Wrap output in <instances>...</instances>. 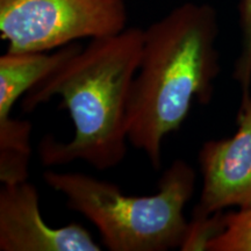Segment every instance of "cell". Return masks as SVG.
<instances>
[{
    "label": "cell",
    "mask_w": 251,
    "mask_h": 251,
    "mask_svg": "<svg viewBox=\"0 0 251 251\" xmlns=\"http://www.w3.org/2000/svg\"><path fill=\"white\" fill-rule=\"evenodd\" d=\"M1 251H99L101 248L81 225L51 227L42 218L35 185L2 184L0 191Z\"/></svg>",
    "instance_id": "obj_6"
},
{
    "label": "cell",
    "mask_w": 251,
    "mask_h": 251,
    "mask_svg": "<svg viewBox=\"0 0 251 251\" xmlns=\"http://www.w3.org/2000/svg\"><path fill=\"white\" fill-rule=\"evenodd\" d=\"M208 251H251V208L225 214V227L207 247Z\"/></svg>",
    "instance_id": "obj_7"
},
{
    "label": "cell",
    "mask_w": 251,
    "mask_h": 251,
    "mask_svg": "<svg viewBox=\"0 0 251 251\" xmlns=\"http://www.w3.org/2000/svg\"><path fill=\"white\" fill-rule=\"evenodd\" d=\"M218 18L207 4L185 2L143 31L128 105V141L162 165L165 137L180 129L193 102L208 103L220 74Z\"/></svg>",
    "instance_id": "obj_2"
},
{
    "label": "cell",
    "mask_w": 251,
    "mask_h": 251,
    "mask_svg": "<svg viewBox=\"0 0 251 251\" xmlns=\"http://www.w3.org/2000/svg\"><path fill=\"white\" fill-rule=\"evenodd\" d=\"M141 28L90 40L25 94L21 106L33 112L54 97L61 98L75 126L69 142L47 135L39 144L41 164L83 161L97 169L115 168L127 155L128 105L143 47Z\"/></svg>",
    "instance_id": "obj_1"
},
{
    "label": "cell",
    "mask_w": 251,
    "mask_h": 251,
    "mask_svg": "<svg viewBox=\"0 0 251 251\" xmlns=\"http://www.w3.org/2000/svg\"><path fill=\"white\" fill-rule=\"evenodd\" d=\"M202 176L200 199L193 216L228 208H251V96H243L237 129L230 137L208 141L199 151Z\"/></svg>",
    "instance_id": "obj_5"
},
{
    "label": "cell",
    "mask_w": 251,
    "mask_h": 251,
    "mask_svg": "<svg viewBox=\"0 0 251 251\" xmlns=\"http://www.w3.org/2000/svg\"><path fill=\"white\" fill-rule=\"evenodd\" d=\"M194 169L177 159L163 172L151 196H126L118 185L75 172L46 171L43 180L63 194L71 211L98 228L112 251H166L181 248L190 221L184 214L196 188Z\"/></svg>",
    "instance_id": "obj_3"
},
{
    "label": "cell",
    "mask_w": 251,
    "mask_h": 251,
    "mask_svg": "<svg viewBox=\"0 0 251 251\" xmlns=\"http://www.w3.org/2000/svg\"><path fill=\"white\" fill-rule=\"evenodd\" d=\"M240 24L242 47L234 68V78L240 84L243 96L250 94L251 87V0H242L240 5Z\"/></svg>",
    "instance_id": "obj_9"
},
{
    "label": "cell",
    "mask_w": 251,
    "mask_h": 251,
    "mask_svg": "<svg viewBox=\"0 0 251 251\" xmlns=\"http://www.w3.org/2000/svg\"><path fill=\"white\" fill-rule=\"evenodd\" d=\"M125 0H0V35L8 51H51L127 28Z\"/></svg>",
    "instance_id": "obj_4"
},
{
    "label": "cell",
    "mask_w": 251,
    "mask_h": 251,
    "mask_svg": "<svg viewBox=\"0 0 251 251\" xmlns=\"http://www.w3.org/2000/svg\"><path fill=\"white\" fill-rule=\"evenodd\" d=\"M224 212L206 216H193L188 225V231L180 250H207V247L221 233L225 227Z\"/></svg>",
    "instance_id": "obj_8"
}]
</instances>
